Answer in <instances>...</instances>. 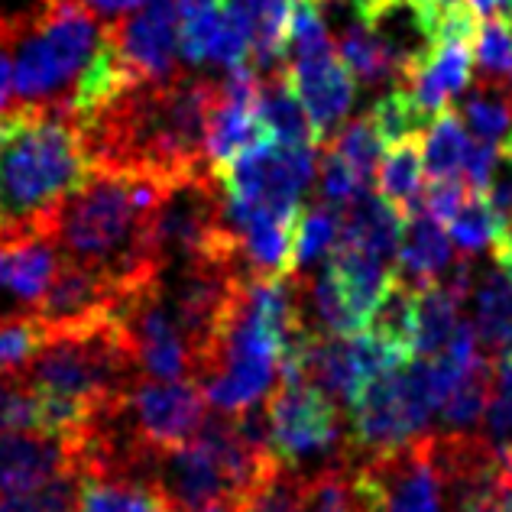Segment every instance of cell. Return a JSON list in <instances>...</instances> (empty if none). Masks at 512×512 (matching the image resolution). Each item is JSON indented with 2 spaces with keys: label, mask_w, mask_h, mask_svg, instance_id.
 <instances>
[{
  "label": "cell",
  "mask_w": 512,
  "mask_h": 512,
  "mask_svg": "<svg viewBox=\"0 0 512 512\" xmlns=\"http://www.w3.org/2000/svg\"><path fill=\"white\" fill-rule=\"evenodd\" d=\"M221 91V75H175L120 91L78 133L91 169L153 175L175 182L205 172L208 114Z\"/></svg>",
  "instance_id": "cell-1"
},
{
  "label": "cell",
  "mask_w": 512,
  "mask_h": 512,
  "mask_svg": "<svg viewBox=\"0 0 512 512\" xmlns=\"http://www.w3.org/2000/svg\"><path fill=\"white\" fill-rule=\"evenodd\" d=\"M470 133L461 124V117L454 114V107H444L431 117L428 130L422 133V166L428 182L441 179H461L464 159L470 150Z\"/></svg>",
  "instance_id": "cell-22"
},
{
  "label": "cell",
  "mask_w": 512,
  "mask_h": 512,
  "mask_svg": "<svg viewBox=\"0 0 512 512\" xmlns=\"http://www.w3.org/2000/svg\"><path fill=\"white\" fill-rule=\"evenodd\" d=\"M124 415L133 441L146 454L172 451L192 441L208 419V399L201 386L188 380H146L130 386Z\"/></svg>",
  "instance_id": "cell-8"
},
{
  "label": "cell",
  "mask_w": 512,
  "mask_h": 512,
  "mask_svg": "<svg viewBox=\"0 0 512 512\" xmlns=\"http://www.w3.org/2000/svg\"><path fill=\"white\" fill-rule=\"evenodd\" d=\"M253 111H256V120H260V127L269 140H276L282 146H318L315 127L305 114L299 94L292 88L286 65L256 75Z\"/></svg>",
  "instance_id": "cell-16"
},
{
  "label": "cell",
  "mask_w": 512,
  "mask_h": 512,
  "mask_svg": "<svg viewBox=\"0 0 512 512\" xmlns=\"http://www.w3.org/2000/svg\"><path fill=\"white\" fill-rule=\"evenodd\" d=\"M363 512H448L431 431L354 461Z\"/></svg>",
  "instance_id": "cell-7"
},
{
  "label": "cell",
  "mask_w": 512,
  "mask_h": 512,
  "mask_svg": "<svg viewBox=\"0 0 512 512\" xmlns=\"http://www.w3.org/2000/svg\"><path fill=\"white\" fill-rule=\"evenodd\" d=\"M188 512H234V500H218V503H208V506H198Z\"/></svg>",
  "instance_id": "cell-38"
},
{
  "label": "cell",
  "mask_w": 512,
  "mask_h": 512,
  "mask_svg": "<svg viewBox=\"0 0 512 512\" xmlns=\"http://www.w3.org/2000/svg\"><path fill=\"white\" fill-rule=\"evenodd\" d=\"M367 117L376 127V133H380L383 146H393L402 140H422V133L428 130L435 114H428L425 107L412 98L409 88H393L373 104V111Z\"/></svg>",
  "instance_id": "cell-27"
},
{
  "label": "cell",
  "mask_w": 512,
  "mask_h": 512,
  "mask_svg": "<svg viewBox=\"0 0 512 512\" xmlns=\"http://www.w3.org/2000/svg\"><path fill=\"white\" fill-rule=\"evenodd\" d=\"M334 153H338L344 163L357 172V179L363 185H370L376 182V166H380V159H383V140H380V133H376V127L370 124V117H354V120H347V124L334 133L331 143Z\"/></svg>",
  "instance_id": "cell-30"
},
{
  "label": "cell",
  "mask_w": 512,
  "mask_h": 512,
  "mask_svg": "<svg viewBox=\"0 0 512 512\" xmlns=\"http://www.w3.org/2000/svg\"><path fill=\"white\" fill-rule=\"evenodd\" d=\"M457 253L448 227L435 221L431 214L419 211L412 218H402V237H399V250H396V266H393V279L402 282L412 292H422L428 286L448 273L457 263Z\"/></svg>",
  "instance_id": "cell-14"
},
{
  "label": "cell",
  "mask_w": 512,
  "mask_h": 512,
  "mask_svg": "<svg viewBox=\"0 0 512 512\" xmlns=\"http://www.w3.org/2000/svg\"><path fill=\"white\" fill-rule=\"evenodd\" d=\"M72 512H179L146 470H85Z\"/></svg>",
  "instance_id": "cell-15"
},
{
  "label": "cell",
  "mask_w": 512,
  "mask_h": 512,
  "mask_svg": "<svg viewBox=\"0 0 512 512\" xmlns=\"http://www.w3.org/2000/svg\"><path fill=\"white\" fill-rule=\"evenodd\" d=\"M10 101H13V91H10V17L0 13V117L7 114Z\"/></svg>",
  "instance_id": "cell-37"
},
{
  "label": "cell",
  "mask_w": 512,
  "mask_h": 512,
  "mask_svg": "<svg viewBox=\"0 0 512 512\" xmlns=\"http://www.w3.org/2000/svg\"><path fill=\"white\" fill-rule=\"evenodd\" d=\"M299 474L286 464H273L260 480L234 500V512H302L299 506Z\"/></svg>",
  "instance_id": "cell-29"
},
{
  "label": "cell",
  "mask_w": 512,
  "mask_h": 512,
  "mask_svg": "<svg viewBox=\"0 0 512 512\" xmlns=\"http://www.w3.org/2000/svg\"><path fill=\"white\" fill-rule=\"evenodd\" d=\"M91 163L69 117L7 107L0 117V234H49Z\"/></svg>",
  "instance_id": "cell-3"
},
{
  "label": "cell",
  "mask_w": 512,
  "mask_h": 512,
  "mask_svg": "<svg viewBox=\"0 0 512 512\" xmlns=\"http://www.w3.org/2000/svg\"><path fill=\"white\" fill-rule=\"evenodd\" d=\"M46 341V325L33 312L0 315V370H26Z\"/></svg>",
  "instance_id": "cell-32"
},
{
  "label": "cell",
  "mask_w": 512,
  "mask_h": 512,
  "mask_svg": "<svg viewBox=\"0 0 512 512\" xmlns=\"http://www.w3.org/2000/svg\"><path fill=\"white\" fill-rule=\"evenodd\" d=\"M503 82H506V85H509V91H512V69L506 72V78H503Z\"/></svg>",
  "instance_id": "cell-39"
},
{
  "label": "cell",
  "mask_w": 512,
  "mask_h": 512,
  "mask_svg": "<svg viewBox=\"0 0 512 512\" xmlns=\"http://www.w3.org/2000/svg\"><path fill=\"white\" fill-rule=\"evenodd\" d=\"M286 72L292 78V88L299 94L308 120H312L318 146L331 143L334 133L347 124V114L354 107V91H357L347 65L338 56V49L315 59L289 62Z\"/></svg>",
  "instance_id": "cell-13"
},
{
  "label": "cell",
  "mask_w": 512,
  "mask_h": 512,
  "mask_svg": "<svg viewBox=\"0 0 512 512\" xmlns=\"http://www.w3.org/2000/svg\"><path fill=\"white\" fill-rule=\"evenodd\" d=\"M315 188H318V201H321V205H328V208L344 214L363 192H367L370 185H363L357 179V172L350 169L344 159L331 150V146H318Z\"/></svg>",
  "instance_id": "cell-33"
},
{
  "label": "cell",
  "mask_w": 512,
  "mask_h": 512,
  "mask_svg": "<svg viewBox=\"0 0 512 512\" xmlns=\"http://www.w3.org/2000/svg\"><path fill=\"white\" fill-rule=\"evenodd\" d=\"M334 49H338L341 62L347 65V72H350V78H354V85H363V88L402 85L396 65L389 62L383 46L376 43L373 33L357 17H350L344 23V30L338 33V43H334Z\"/></svg>",
  "instance_id": "cell-24"
},
{
  "label": "cell",
  "mask_w": 512,
  "mask_h": 512,
  "mask_svg": "<svg viewBox=\"0 0 512 512\" xmlns=\"http://www.w3.org/2000/svg\"><path fill=\"white\" fill-rule=\"evenodd\" d=\"M464 299L448 286H428L415 292V331H412V357H435L454 338L461 325Z\"/></svg>",
  "instance_id": "cell-20"
},
{
  "label": "cell",
  "mask_w": 512,
  "mask_h": 512,
  "mask_svg": "<svg viewBox=\"0 0 512 512\" xmlns=\"http://www.w3.org/2000/svg\"><path fill=\"white\" fill-rule=\"evenodd\" d=\"M244 13L253 33L250 69L256 75L282 69V43H286V26L295 0H231Z\"/></svg>",
  "instance_id": "cell-21"
},
{
  "label": "cell",
  "mask_w": 512,
  "mask_h": 512,
  "mask_svg": "<svg viewBox=\"0 0 512 512\" xmlns=\"http://www.w3.org/2000/svg\"><path fill=\"white\" fill-rule=\"evenodd\" d=\"M467 305H474L470 328L477 334L480 350L496 360L512 344V282L500 263L477 266Z\"/></svg>",
  "instance_id": "cell-17"
},
{
  "label": "cell",
  "mask_w": 512,
  "mask_h": 512,
  "mask_svg": "<svg viewBox=\"0 0 512 512\" xmlns=\"http://www.w3.org/2000/svg\"><path fill=\"white\" fill-rule=\"evenodd\" d=\"M474 65L480 75L506 78L512 69V17H483L474 43Z\"/></svg>",
  "instance_id": "cell-34"
},
{
  "label": "cell",
  "mask_w": 512,
  "mask_h": 512,
  "mask_svg": "<svg viewBox=\"0 0 512 512\" xmlns=\"http://www.w3.org/2000/svg\"><path fill=\"white\" fill-rule=\"evenodd\" d=\"M107 30L127 75L137 85L169 82L185 72L179 52V0H143Z\"/></svg>",
  "instance_id": "cell-9"
},
{
  "label": "cell",
  "mask_w": 512,
  "mask_h": 512,
  "mask_svg": "<svg viewBox=\"0 0 512 512\" xmlns=\"http://www.w3.org/2000/svg\"><path fill=\"white\" fill-rule=\"evenodd\" d=\"M483 195H487L490 208L500 214V221L512 227V137L503 140L500 153H496V163H493L487 192Z\"/></svg>",
  "instance_id": "cell-35"
},
{
  "label": "cell",
  "mask_w": 512,
  "mask_h": 512,
  "mask_svg": "<svg viewBox=\"0 0 512 512\" xmlns=\"http://www.w3.org/2000/svg\"><path fill=\"white\" fill-rule=\"evenodd\" d=\"M266 441L279 464L302 470L312 461L350 457L344 406L308 380H279L263 406Z\"/></svg>",
  "instance_id": "cell-5"
},
{
  "label": "cell",
  "mask_w": 512,
  "mask_h": 512,
  "mask_svg": "<svg viewBox=\"0 0 512 512\" xmlns=\"http://www.w3.org/2000/svg\"><path fill=\"white\" fill-rule=\"evenodd\" d=\"M367 331L373 338L386 341L389 347L402 350L412 357V331H415V292L406 289L402 282H389L383 299L376 302L373 315L367 321Z\"/></svg>",
  "instance_id": "cell-28"
},
{
  "label": "cell",
  "mask_w": 512,
  "mask_h": 512,
  "mask_svg": "<svg viewBox=\"0 0 512 512\" xmlns=\"http://www.w3.org/2000/svg\"><path fill=\"white\" fill-rule=\"evenodd\" d=\"M302 512H363L354 480V457L321 464L312 474H299Z\"/></svg>",
  "instance_id": "cell-23"
},
{
  "label": "cell",
  "mask_w": 512,
  "mask_h": 512,
  "mask_svg": "<svg viewBox=\"0 0 512 512\" xmlns=\"http://www.w3.org/2000/svg\"><path fill=\"white\" fill-rule=\"evenodd\" d=\"M451 107L461 124L474 133V140L500 143L512 137V91L503 78L477 75Z\"/></svg>",
  "instance_id": "cell-19"
},
{
  "label": "cell",
  "mask_w": 512,
  "mask_h": 512,
  "mask_svg": "<svg viewBox=\"0 0 512 512\" xmlns=\"http://www.w3.org/2000/svg\"><path fill=\"white\" fill-rule=\"evenodd\" d=\"M107 46V26L72 0H36L10 17V107L69 117L75 91Z\"/></svg>",
  "instance_id": "cell-4"
},
{
  "label": "cell",
  "mask_w": 512,
  "mask_h": 512,
  "mask_svg": "<svg viewBox=\"0 0 512 512\" xmlns=\"http://www.w3.org/2000/svg\"><path fill=\"white\" fill-rule=\"evenodd\" d=\"M376 195L393 205L402 218L422 211L425 198V166H422V140H402L383 150L376 166Z\"/></svg>",
  "instance_id": "cell-18"
},
{
  "label": "cell",
  "mask_w": 512,
  "mask_h": 512,
  "mask_svg": "<svg viewBox=\"0 0 512 512\" xmlns=\"http://www.w3.org/2000/svg\"><path fill=\"white\" fill-rule=\"evenodd\" d=\"M444 227H448L451 244L461 256H477L483 250H493L496 240L506 234V224L500 221V214L490 208V201L483 192H470L467 201L457 208V214Z\"/></svg>",
  "instance_id": "cell-26"
},
{
  "label": "cell",
  "mask_w": 512,
  "mask_h": 512,
  "mask_svg": "<svg viewBox=\"0 0 512 512\" xmlns=\"http://www.w3.org/2000/svg\"><path fill=\"white\" fill-rule=\"evenodd\" d=\"M166 185L153 175L91 169L52 218L49 237L59 256L111 279L124 295L153 282L163 273L153 253V218Z\"/></svg>",
  "instance_id": "cell-2"
},
{
  "label": "cell",
  "mask_w": 512,
  "mask_h": 512,
  "mask_svg": "<svg viewBox=\"0 0 512 512\" xmlns=\"http://www.w3.org/2000/svg\"><path fill=\"white\" fill-rule=\"evenodd\" d=\"M0 431H43V402L23 370H0Z\"/></svg>",
  "instance_id": "cell-31"
},
{
  "label": "cell",
  "mask_w": 512,
  "mask_h": 512,
  "mask_svg": "<svg viewBox=\"0 0 512 512\" xmlns=\"http://www.w3.org/2000/svg\"><path fill=\"white\" fill-rule=\"evenodd\" d=\"M344 214L328 205H308L295 224V244H292V273H312L328 260L331 250L341 240Z\"/></svg>",
  "instance_id": "cell-25"
},
{
  "label": "cell",
  "mask_w": 512,
  "mask_h": 512,
  "mask_svg": "<svg viewBox=\"0 0 512 512\" xmlns=\"http://www.w3.org/2000/svg\"><path fill=\"white\" fill-rule=\"evenodd\" d=\"M179 52L185 65L221 72L250 65L253 33L231 0H179Z\"/></svg>",
  "instance_id": "cell-10"
},
{
  "label": "cell",
  "mask_w": 512,
  "mask_h": 512,
  "mask_svg": "<svg viewBox=\"0 0 512 512\" xmlns=\"http://www.w3.org/2000/svg\"><path fill=\"white\" fill-rule=\"evenodd\" d=\"M318 146H282L256 140L227 169L218 172L224 198L234 205L266 211L282 221H299L308 188L315 185Z\"/></svg>",
  "instance_id": "cell-6"
},
{
  "label": "cell",
  "mask_w": 512,
  "mask_h": 512,
  "mask_svg": "<svg viewBox=\"0 0 512 512\" xmlns=\"http://www.w3.org/2000/svg\"><path fill=\"white\" fill-rule=\"evenodd\" d=\"M441 13L444 4H435V0H367L357 20L383 46L389 62L396 65L402 85H406L409 75L438 46Z\"/></svg>",
  "instance_id": "cell-11"
},
{
  "label": "cell",
  "mask_w": 512,
  "mask_h": 512,
  "mask_svg": "<svg viewBox=\"0 0 512 512\" xmlns=\"http://www.w3.org/2000/svg\"><path fill=\"white\" fill-rule=\"evenodd\" d=\"M82 10H88L94 20L104 23V26H114L117 20H124L127 13L137 10L143 0H72Z\"/></svg>",
  "instance_id": "cell-36"
},
{
  "label": "cell",
  "mask_w": 512,
  "mask_h": 512,
  "mask_svg": "<svg viewBox=\"0 0 512 512\" xmlns=\"http://www.w3.org/2000/svg\"><path fill=\"white\" fill-rule=\"evenodd\" d=\"M69 470H85L78 438L43 431H0V496L36 490Z\"/></svg>",
  "instance_id": "cell-12"
}]
</instances>
